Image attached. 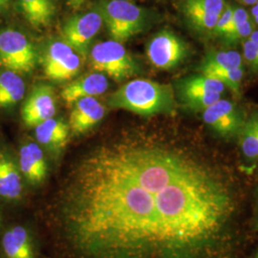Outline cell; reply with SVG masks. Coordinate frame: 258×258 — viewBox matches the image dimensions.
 <instances>
[{"instance_id": "obj_1", "label": "cell", "mask_w": 258, "mask_h": 258, "mask_svg": "<svg viewBox=\"0 0 258 258\" xmlns=\"http://www.w3.org/2000/svg\"><path fill=\"white\" fill-rule=\"evenodd\" d=\"M237 209L187 147L126 131L75 159L37 214L50 258H230Z\"/></svg>"}, {"instance_id": "obj_2", "label": "cell", "mask_w": 258, "mask_h": 258, "mask_svg": "<svg viewBox=\"0 0 258 258\" xmlns=\"http://www.w3.org/2000/svg\"><path fill=\"white\" fill-rule=\"evenodd\" d=\"M108 105L141 116L172 114L176 109L172 87L147 79H135L113 93Z\"/></svg>"}, {"instance_id": "obj_3", "label": "cell", "mask_w": 258, "mask_h": 258, "mask_svg": "<svg viewBox=\"0 0 258 258\" xmlns=\"http://www.w3.org/2000/svg\"><path fill=\"white\" fill-rule=\"evenodd\" d=\"M90 64L95 71L121 82L136 75L138 66L122 43L106 40L94 45L89 55Z\"/></svg>"}, {"instance_id": "obj_4", "label": "cell", "mask_w": 258, "mask_h": 258, "mask_svg": "<svg viewBox=\"0 0 258 258\" xmlns=\"http://www.w3.org/2000/svg\"><path fill=\"white\" fill-rule=\"evenodd\" d=\"M38 59L37 50L23 33L15 29L0 30V66L19 75L30 74Z\"/></svg>"}, {"instance_id": "obj_5", "label": "cell", "mask_w": 258, "mask_h": 258, "mask_svg": "<svg viewBox=\"0 0 258 258\" xmlns=\"http://www.w3.org/2000/svg\"><path fill=\"white\" fill-rule=\"evenodd\" d=\"M102 16L112 39L120 43L138 35L145 26L144 11L129 0H109Z\"/></svg>"}, {"instance_id": "obj_6", "label": "cell", "mask_w": 258, "mask_h": 258, "mask_svg": "<svg viewBox=\"0 0 258 258\" xmlns=\"http://www.w3.org/2000/svg\"><path fill=\"white\" fill-rule=\"evenodd\" d=\"M41 61L47 78L57 83L74 79L82 68L80 55L64 41H54L49 44Z\"/></svg>"}, {"instance_id": "obj_7", "label": "cell", "mask_w": 258, "mask_h": 258, "mask_svg": "<svg viewBox=\"0 0 258 258\" xmlns=\"http://www.w3.org/2000/svg\"><path fill=\"white\" fill-rule=\"evenodd\" d=\"M150 63L161 70H169L180 64L187 55L184 41L169 31H162L152 37L147 47Z\"/></svg>"}, {"instance_id": "obj_8", "label": "cell", "mask_w": 258, "mask_h": 258, "mask_svg": "<svg viewBox=\"0 0 258 258\" xmlns=\"http://www.w3.org/2000/svg\"><path fill=\"white\" fill-rule=\"evenodd\" d=\"M202 118L210 128L226 139L238 136L246 122L243 111L234 102L222 98L202 112Z\"/></svg>"}, {"instance_id": "obj_9", "label": "cell", "mask_w": 258, "mask_h": 258, "mask_svg": "<svg viewBox=\"0 0 258 258\" xmlns=\"http://www.w3.org/2000/svg\"><path fill=\"white\" fill-rule=\"evenodd\" d=\"M103 19L98 12H90L69 19L61 30L63 41L77 53L87 55L88 47L101 31Z\"/></svg>"}, {"instance_id": "obj_10", "label": "cell", "mask_w": 258, "mask_h": 258, "mask_svg": "<svg viewBox=\"0 0 258 258\" xmlns=\"http://www.w3.org/2000/svg\"><path fill=\"white\" fill-rule=\"evenodd\" d=\"M55 91L48 84H39L30 93L21 110V117L28 127H36L55 116Z\"/></svg>"}, {"instance_id": "obj_11", "label": "cell", "mask_w": 258, "mask_h": 258, "mask_svg": "<svg viewBox=\"0 0 258 258\" xmlns=\"http://www.w3.org/2000/svg\"><path fill=\"white\" fill-rule=\"evenodd\" d=\"M226 6L225 0H184L183 12L195 30L213 34Z\"/></svg>"}, {"instance_id": "obj_12", "label": "cell", "mask_w": 258, "mask_h": 258, "mask_svg": "<svg viewBox=\"0 0 258 258\" xmlns=\"http://www.w3.org/2000/svg\"><path fill=\"white\" fill-rule=\"evenodd\" d=\"M18 164L28 184L38 186L45 182L48 164L44 150L37 142H26L20 147Z\"/></svg>"}, {"instance_id": "obj_13", "label": "cell", "mask_w": 258, "mask_h": 258, "mask_svg": "<svg viewBox=\"0 0 258 258\" xmlns=\"http://www.w3.org/2000/svg\"><path fill=\"white\" fill-rule=\"evenodd\" d=\"M4 258H38V249L32 231L23 225H15L4 231L1 238Z\"/></svg>"}, {"instance_id": "obj_14", "label": "cell", "mask_w": 258, "mask_h": 258, "mask_svg": "<svg viewBox=\"0 0 258 258\" xmlns=\"http://www.w3.org/2000/svg\"><path fill=\"white\" fill-rule=\"evenodd\" d=\"M105 116V107L94 97L80 99L73 104L69 116L72 135L80 136L94 128Z\"/></svg>"}, {"instance_id": "obj_15", "label": "cell", "mask_w": 258, "mask_h": 258, "mask_svg": "<svg viewBox=\"0 0 258 258\" xmlns=\"http://www.w3.org/2000/svg\"><path fill=\"white\" fill-rule=\"evenodd\" d=\"M23 194V176L19 164L6 148H0V199L5 202H19Z\"/></svg>"}, {"instance_id": "obj_16", "label": "cell", "mask_w": 258, "mask_h": 258, "mask_svg": "<svg viewBox=\"0 0 258 258\" xmlns=\"http://www.w3.org/2000/svg\"><path fill=\"white\" fill-rule=\"evenodd\" d=\"M70 128L63 120L51 118L35 127L37 143L55 157L64 150L70 137Z\"/></svg>"}, {"instance_id": "obj_17", "label": "cell", "mask_w": 258, "mask_h": 258, "mask_svg": "<svg viewBox=\"0 0 258 258\" xmlns=\"http://www.w3.org/2000/svg\"><path fill=\"white\" fill-rule=\"evenodd\" d=\"M108 80L102 73L85 75L82 78L67 84L60 96L68 105H73L80 99L100 96L107 91Z\"/></svg>"}, {"instance_id": "obj_18", "label": "cell", "mask_w": 258, "mask_h": 258, "mask_svg": "<svg viewBox=\"0 0 258 258\" xmlns=\"http://www.w3.org/2000/svg\"><path fill=\"white\" fill-rule=\"evenodd\" d=\"M19 2L24 18L34 28L47 27L54 19V0H19Z\"/></svg>"}, {"instance_id": "obj_19", "label": "cell", "mask_w": 258, "mask_h": 258, "mask_svg": "<svg viewBox=\"0 0 258 258\" xmlns=\"http://www.w3.org/2000/svg\"><path fill=\"white\" fill-rule=\"evenodd\" d=\"M25 83L20 75L4 70L0 73V108H11L25 95Z\"/></svg>"}, {"instance_id": "obj_20", "label": "cell", "mask_w": 258, "mask_h": 258, "mask_svg": "<svg viewBox=\"0 0 258 258\" xmlns=\"http://www.w3.org/2000/svg\"><path fill=\"white\" fill-rule=\"evenodd\" d=\"M225 89L226 86L221 82L203 74L187 77L181 80L178 85L180 99L189 95L201 93L223 94Z\"/></svg>"}, {"instance_id": "obj_21", "label": "cell", "mask_w": 258, "mask_h": 258, "mask_svg": "<svg viewBox=\"0 0 258 258\" xmlns=\"http://www.w3.org/2000/svg\"><path fill=\"white\" fill-rule=\"evenodd\" d=\"M243 67V56L236 51H219L211 52L204 57L201 62L199 71L203 73L205 71L212 69H224V68H238Z\"/></svg>"}, {"instance_id": "obj_22", "label": "cell", "mask_w": 258, "mask_h": 258, "mask_svg": "<svg viewBox=\"0 0 258 258\" xmlns=\"http://www.w3.org/2000/svg\"><path fill=\"white\" fill-rule=\"evenodd\" d=\"M238 137L244 156L250 161L258 159V114L246 120Z\"/></svg>"}, {"instance_id": "obj_23", "label": "cell", "mask_w": 258, "mask_h": 258, "mask_svg": "<svg viewBox=\"0 0 258 258\" xmlns=\"http://www.w3.org/2000/svg\"><path fill=\"white\" fill-rule=\"evenodd\" d=\"M201 74L216 79L217 81L221 82L226 87L230 88L232 92L239 94L240 85L244 76L243 67L212 69V70L205 71Z\"/></svg>"}, {"instance_id": "obj_24", "label": "cell", "mask_w": 258, "mask_h": 258, "mask_svg": "<svg viewBox=\"0 0 258 258\" xmlns=\"http://www.w3.org/2000/svg\"><path fill=\"white\" fill-rule=\"evenodd\" d=\"M221 98L222 94L218 93H201L186 96L181 98V100L189 109L203 112L213 103L219 101Z\"/></svg>"}, {"instance_id": "obj_25", "label": "cell", "mask_w": 258, "mask_h": 258, "mask_svg": "<svg viewBox=\"0 0 258 258\" xmlns=\"http://www.w3.org/2000/svg\"><path fill=\"white\" fill-rule=\"evenodd\" d=\"M254 31V22L251 19H247L244 21L239 26L235 28L233 31L230 32L229 34L223 36L225 40V43L228 45H234L235 43L239 42L243 39L249 38L251 33Z\"/></svg>"}, {"instance_id": "obj_26", "label": "cell", "mask_w": 258, "mask_h": 258, "mask_svg": "<svg viewBox=\"0 0 258 258\" xmlns=\"http://www.w3.org/2000/svg\"><path fill=\"white\" fill-rule=\"evenodd\" d=\"M243 55L247 64L254 72H258V47L249 38L244 41Z\"/></svg>"}, {"instance_id": "obj_27", "label": "cell", "mask_w": 258, "mask_h": 258, "mask_svg": "<svg viewBox=\"0 0 258 258\" xmlns=\"http://www.w3.org/2000/svg\"><path fill=\"white\" fill-rule=\"evenodd\" d=\"M232 12H233V7H231L230 5H227L225 10L223 11L220 18L218 19L216 26L214 28L213 35H217L220 37H223L225 35V33L227 32L228 26L231 22Z\"/></svg>"}, {"instance_id": "obj_28", "label": "cell", "mask_w": 258, "mask_h": 258, "mask_svg": "<svg viewBox=\"0 0 258 258\" xmlns=\"http://www.w3.org/2000/svg\"><path fill=\"white\" fill-rule=\"evenodd\" d=\"M85 1H86V0H68V4H69L72 8L78 9V8H80V7L83 6Z\"/></svg>"}, {"instance_id": "obj_29", "label": "cell", "mask_w": 258, "mask_h": 258, "mask_svg": "<svg viewBox=\"0 0 258 258\" xmlns=\"http://www.w3.org/2000/svg\"><path fill=\"white\" fill-rule=\"evenodd\" d=\"M249 39H250L258 47V30H254L251 33V35L249 36Z\"/></svg>"}, {"instance_id": "obj_30", "label": "cell", "mask_w": 258, "mask_h": 258, "mask_svg": "<svg viewBox=\"0 0 258 258\" xmlns=\"http://www.w3.org/2000/svg\"><path fill=\"white\" fill-rule=\"evenodd\" d=\"M11 0H0V12L7 9Z\"/></svg>"}, {"instance_id": "obj_31", "label": "cell", "mask_w": 258, "mask_h": 258, "mask_svg": "<svg viewBox=\"0 0 258 258\" xmlns=\"http://www.w3.org/2000/svg\"><path fill=\"white\" fill-rule=\"evenodd\" d=\"M241 3L245 4V5H249V6H253L258 0H239Z\"/></svg>"}, {"instance_id": "obj_32", "label": "cell", "mask_w": 258, "mask_h": 258, "mask_svg": "<svg viewBox=\"0 0 258 258\" xmlns=\"http://www.w3.org/2000/svg\"><path fill=\"white\" fill-rule=\"evenodd\" d=\"M251 17H252V19H253V22H254V24H256L258 26V13L251 14Z\"/></svg>"}, {"instance_id": "obj_33", "label": "cell", "mask_w": 258, "mask_h": 258, "mask_svg": "<svg viewBox=\"0 0 258 258\" xmlns=\"http://www.w3.org/2000/svg\"><path fill=\"white\" fill-rule=\"evenodd\" d=\"M255 13H258V1L251 8V14H255Z\"/></svg>"}, {"instance_id": "obj_34", "label": "cell", "mask_w": 258, "mask_h": 258, "mask_svg": "<svg viewBox=\"0 0 258 258\" xmlns=\"http://www.w3.org/2000/svg\"><path fill=\"white\" fill-rule=\"evenodd\" d=\"M0 229H1V215H0Z\"/></svg>"}, {"instance_id": "obj_35", "label": "cell", "mask_w": 258, "mask_h": 258, "mask_svg": "<svg viewBox=\"0 0 258 258\" xmlns=\"http://www.w3.org/2000/svg\"><path fill=\"white\" fill-rule=\"evenodd\" d=\"M254 258H258V252H257V253H256V255H255V256H254Z\"/></svg>"}]
</instances>
